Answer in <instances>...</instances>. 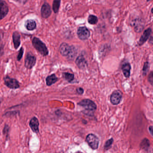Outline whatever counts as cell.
Returning a JSON list of instances; mask_svg holds the SVG:
<instances>
[{"mask_svg": "<svg viewBox=\"0 0 153 153\" xmlns=\"http://www.w3.org/2000/svg\"><path fill=\"white\" fill-rule=\"evenodd\" d=\"M86 142H87L90 148L93 150H96L99 148V139L94 134H88L86 137Z\"/></svg>", "mask_w": 153, "mask_h": 153, "instance_id": "3", "label": "cell"}, {"mask_svg": "<svg viewBox=\"0 0 153 153\" xmlns=\"http://www.w3.org/2000/svg\"><path fill=\"white\" fill-rule=\"evenodd\" d=\"M32 44L35 49H36L42 56L46 57L49 54V52L48 48L45 43H43L38 38L34 37L32 40Z\"/></svg>", "mask_w": 153, "mask_h": 153, "instance_id": "1", "label": "cell"}, {"mask_svg": "<svg viewBox=\"0 0 153 153\" xmlns=\"http://www.w3.org/2000/svg\"><path fill=\"white\" fill-rule=\"evenodd\" d=\"M150 142L147 138H144L141 142L140 146L141 148L145 150H148L150 147Z\"/></svg>", "mask_w": 153, "mask_h": 153, "instance_id": "19", "label": "cell"}, {"mask_svg": "<svg viewBox=\"0 0 153 153\" xmlns=\"http://www.w3.org/2000/svg\"><path fill=\"white\" fill-rule=\"evenodd\" d=\"M25 26L27 30L32 31L36 29L37 28V24L36 22L33 20H27L26 21Z\"/></svg>", "mask_w": 153, "mask_h": 153, "instance_id": "15", "label": "cell"}, {"mask_svg": "<svg viewBox=\"0 0 153 153\" xmlns=\"http://www.w3.org/2000/svg\"><path fill=\"white\" fill-rule=\"evenodd\" d=\"M29 126L34 133H38L39 132V122L36 117H33L30 121Z\"/></svg>", "mask_w": 153, "mask_h": 153, "instance_id": "11", "label": "cell"}, {"mask_svg": "<svg viewBox=\"0 0 153 153\" xmlns=\"http://www.w3.org/2000/svg\"><path fill=\"white\" fill-rule=\"evenodd\" d=\"M1 102H2V100H1V98H0V104H1Z\"/></svg>", "mask_w": 153, "mask_h": 153, "instance_id": "32", "label": "cell"}, {"mask_svg": "<svg viewBox=\"0 0 153 153\" xmlns=\"http://www.w3.org/2000/svg\"><path fill=\"white\" fill-rule=\"evenodd\" d=\"M147 1H150V0H147Z\"/></svg>", "mask_w": 153, "mask_h": 153, "instance_id": "33", "label": "cell"}, {"mask_svg": "<svg viewBox=\"0 0 153 153\" xmlns=\"http://www.w3.org/2000/svg\"><path fill=\"white\" fill-rule=\"evenodd\" d=\"M149 132H150V134L152 136H153V126H150L149 127Z\"/></svg>", "mask_w": 153, "mask_h": 153, "instance_id": "31", "label": "cell"}, {"mask_svg": "<svg viewBox=\"0 0 153 153\" xmlns=\"http://www.w3.org/2000/svg\"><path fill=\"white\" fill-rule=\"evenodd\" d=\"M148 80H149V82H150V84L152 85L153 82V72H151L150 74L149 75V77H148Z\"/></svg>", "mask_w": 153, "mask_h": 153, "instance_id": "29", "label": "cell"}, {"mask_svg": "<svg viewBox=\"0 0 153 153\" xmlns=\"http://www.w3.org/2000/svg\"><path fill=\"white\" fill-rule=\"evenodd\" d=\"M114 142V139L112 138L109 139L105 142L104 146L105 150H107L112 147V145Z\"/></svg>", "mask_w": 153, "mask_h": 153, "instance_id": "24", "label": "cell"}, {"mask_svg": "<svg viewBox=\"0 0 153 153\" xmlns=\"http://www.w3.org/2000/svg\"><path fill=\"white\" fill-rule=\"evenodd\" d=\"M88 23L90 24L95 25L97 24L99 19L95 15H90L88 17Z\"/></svg>", "mask_w": 153, "mask_h": 153, "instance_id": "22", "label": "cell"}, {"mask_svg": "<svg viewBox=\"0 0 153 153\" xmlns=\"http://www.w3.org/2000/svg\"><path fill=\"white\" fill-rule=\"evenodd\" d=\"M9 126L7 125H5V126L4 128L3 129V134H4L5 135H6V136H8V134L9 133Z\"/></svg>", "mask_w": 153, "mask_h": 153, "instance_id": "27", "label": "cell"}, {"mask_svg": "<svg viewBox=\"0 0 153 153\" xmlns=\"http://www.w3.org/2000/svg\"><path fill=\"white\" fill-rule=\"evenodd\" d=\"M76 54H77V51L76 49L73 46H71V50L67 57V58L70 60H73L76 56Z\"/></svg>", "mask_w": 153, "mask_h": 153, "instance_id": "20", "label": "cell"}, {"mask_svg": "<svg viewBox=\"0 0 153 153\" xmlns=\"http://www.w3.org/2000/svg\"><path fill=\"white\" fill-rule=\"evenodd\" d=\"M122 98V93L120 90L114 91L110 97L111 103L114 105L119 104Z\"/></svg>", "mask_w": 153, "mask_h": 153, "instance_id": "7", "label": "cell"}, {"mask_svg": "<svg viewBox=\"0 0 153 153\" xmlns=\"http://www.w3.org/2000/svg\"><path fill=\"white\" fill-rule=\"evenodd\" d=\"M0 153H1V152H0Z\"/></svg>", "mask_w": 153, "mask_h": 153, "instance_id": "34", "label": "cell"}, {"mask_svg": "<svg viewBox=\"0 0 153 153\" xmlns=\"http://www.w3.org/2000/svg\"><path fill=\"white\" fill-rule=\"evenodd\" d=\"M58 78L55 74H52L47 77L46 78V83L47 86H51L56 83L58 81Z\"/></svg>", "mask_w": 153, "mask_h": 153, "instance_id": "16", "label": "cell"}, {"mask_svg": "<svg viewBox=\"0 0 153 153\" xmlns=\"http://www.w3.org/2000/svg\"><path fill=\"white\" fill-rule=\"evenodd\" d=\"M52 10L50 6L48 3H45L43 5L41 8V15L44 18H47L50 16Z\"/></svg>", "mask_w": 153, "mask_h": 153, "instance_id": "9", "label": "cell"}, {"mask_svg": "<svg viewBox=\"0 0 153 153\" xmlns=\"http://www.w3.org/2000/svg\"><path fill=\"white\" fill-rule=\"evenodd\" d=\"M133 25L134 27V30L137 33L141 32L144 28V24H142V22L139 20L134 22Z\"/></svg>", "mask_w": 153, "mask_h": 153, "instance_id": "18", "label": "cell"}, {"mask_svg": "<svg viewBox=\"0 0 153 153\" xmlns=\"http://www.w3.org/2000/svg\"><path fill=\"white\" fill-rule=\"evenodd\" d=\"M71 46L66 43H63L59 47V52L61 55L64 57H67L70 53Z\"/></svg>", "mask_w": 153, "mask_h": 153, "instance_id": "13", "label": "cell"}, {"mask_svg": "<svg viewBox=\"0 0 153 153\" xmlns=\"http://www.w3.org/2000/svg\"><path fill=\"white\" fill-rule=\"evenodd\" d=\"M76 92L79 94H82L84 93V90L82 87H78L76 89Z\"/></svg>", "mask_w": 153, "mask_h": 153, "instance_id": "28", "label": "cell"}, {"mask_svg": "<svg viewBox=\"0 0 153 153\" xmlns=\"http://www.w3.org/2000/svg\"><path fill=\"white\" fill-rule=\"evenodd\" d=\"M23 53H24V49L23 47H21L18 51V55L17 59L18 61H20L23 57Z\"/></svg>", "mask_w": 153, "mask_h": 153, "instance_id": "26", "label": "cell"}, {"mask_svg": "<svg viewBox=\"0 0 153 153\" xmlns=\"http://www.w3.org/2000/svg\"><path fill=\"white\" fill-rule=\"evenodd\" d=\"M8 12L9 7L6 2L3 0H0V20L6 16Z\"/></svg>", "mask_w": 153, "mask_h": 153, "instance_id": "8", "label": "cell"}, {"mask_svg": "<svg viewBox=\"0 0 153 153\" xmlns=\"http://www.w3.org/2000/svg\"><path fill=\"white\" fill-rule=\"evenodd\" d=\"M131 69V65L129 63H125L122 66V69L123 71V74L126 78H128L130 77Z\"/></svg>", "mask_w": 153, "mask_h": 153, "instance_id": "17", "label": "cell"}, {"mask_svg": "<svg viewBox=\"0 0 153 153\" xmlns=\"http://www.w3.org/2000/svg\"><path fill=\"white\" fill-rule=\"evenodd\" d=\"M149 63H148V62H146L144 64L143 69H142V74H143V76H145L146 75V73L149 70Z\"/></svg>", "mask_w": 153, "mask_h": 153, "instance_id": "25", "label": "cell"}, {"mask_svg": "<svg viewBox=\"0 0 153 153\" xmlns=\"http://www.w3.org/2000/svg\"><path fill=\"white\" fill-rule=\"evenodd\" d=\"M75 63L80 69H85L88 66L87 61L83 55H80L77 57L75 60Z\"/></svg>", "mask_w": 153, "mask_h": 153, "instance_id": "10", "label": "cell"}, {"mask_svg": "<svg viewBox=\"0 0 153 153\" xmlns=\"http://www.w3.org/2000/svg\"><path fill=\"white\" fill-rule=\"evenodd\" d=\"M77 34L78 38L82 40H88L90 36L89 30L85 26L80 27L77 30Z\"/></svg>", "mask_w": 153, "mask_h": 153, "instance_id": "6", "label": "cell"}, {"mask_svg": "<svg viewBox=\"0 0 153 153\" xmlns=\"http://www.w3.org/2000/svg\"><path fill=\"white\" fill-rule=\"evenodd\" d=\"M78 104L89 112H95L97 109V105L94 102L89 99H84L78 102Z\"/></svg>", "mask_w": 153, "mask_h": 153, "instance_id": "2", "label": "cell"}, {"mask_svg": "<svg viewBox=\"0 0 153 153\" xmlns=\"http://www.w3.org/2000/svg\"><path fill=\"white\" fill-rule=\"evenodd\" d=\"M14 1L18 3H21V4H23L26 3L27 1V0H14Z\"/></svg>", "mask_w": 153, "mask_h": 153, "instance_id": "30", "label": "cell"}, {"mask_svg": "<svg viewBox=\"0 0 153 153\" xmlns=\"http://www.w3.org/2000/svg\"><path fill=\"white\" fill-rule=\"evenodd\" d=\"M63 75L65 80H67L68 82H71L74 80V75L72 73H63Z\"/></svg>", "mask_w": 153, "mask_h": 153, "instance_id": "23", "label": "cell"}, {"mask_svg": "<svg viewBox=\"0 0 153 153\" xmlns=\"http://www.w3.org/2000/svg\"><path fill=\"white\" fill-rule=\"evenodd\" d=\"M20 35L18 32H14L13 34V42L15 49H17L20 45Z\"/></svg>", "mask_w": 153, "mask_h": 153, "instance_id": "14", "label": "cell"}, {"mask_svg": "<svg viewBox=\"0 0 153 153\" xmlns=\"http://www.w3.org/2000/svg\"><path fill=\"white\" fill-rule=\"evenodd\" d=\"M151 32H152V30L150 28H149L146 30H145V32L140 38V40L138 42V45L139 46L142 45L148 40L150 36Z\"/></svg>", "mask_w": 153, "mask_h": 153, "instance_id": "12", "label": "cell"}, {"mask_svg": "<svg viewBox=\"0 0 153 153\" xmlns=\"http://www.w3.org/2000/svg\"><path fill=\"white\" fill-rule=\"evenodd\" d=\"M60 3H61V0H54L53 3V9L55 13H57L58 12Z\"/></svg>", "mask_w": 153, "mask_h": 153, "instance_id": "21", "label": "cell"}, {"mask_svg": "<svg viewBox=\"0 0 153 153\" xmlns=\"http://www.w3.org/2000/svg\"><path fill=\"white\" fill-rule=\"evenodd\" d=\"M37 61V58L35 56L28 53L27 54L25 59L24 66L27 69H32L35 65Z\"/></svg>", "mask_w": 153, "mask_h": 153, "instance_id": "5", "label": "cell"}, {"mask_svg": "<svg viewBox=\"0 0 153 153\" xmlns=\"http://www.w3.org/2000/svg\"><path fill=\"white\" fill-rule=\"evenodd\" d=\"M4 84L11 89L16 90L19 88L20 84L17 79L15 78H11L9 76H5L3 78Z\"/></svg>", "mask_w": 153, "mask_h": 153, "instance_id": "4", "label": "cell"}]
</instances>
